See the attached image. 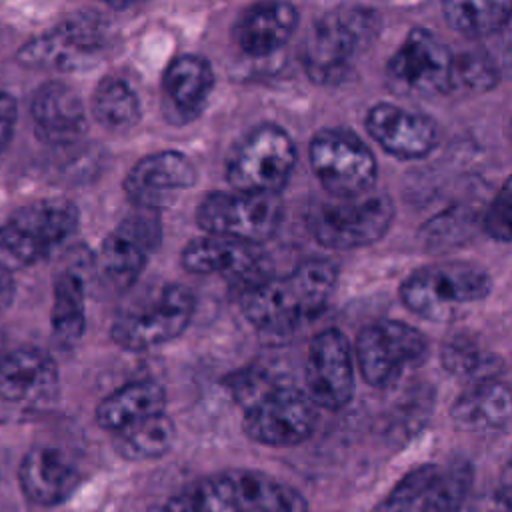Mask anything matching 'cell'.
<instances>
[{"mask_svg":"<svg viewBox=\"0 0 512 512\" xmlns=\"http://www.w3.org/2000/svg\"><path fill=\"white\" fill-rule=\"evenodd\" d=\"M336 282L338 268L326 258H312L240 294V308L262 336L282 340L324 310Z\"/></svg>","mask_w":512,"mask_h":512,"instance_id":"obj_1","label":"cell"},{"mask_svg":"<svg viewBox=\"0 0 512 512\" xmlns=\"http://www.w3.org/2000/svg\"><path fill=\"white\" fill-rule=\"evenodd\" d=\"M160 512H308V502L296 488L266 472L226 470L184 486Z\"/></svg>","mask_w":512,"mask_h":512,"instance_id":"obj_2","label":"cell"},{"mask_svg":"<svg viewBox=\"0 0 512 512\" xmlns=\"http://www.w3.org/2000/svg\"><path fill=\"white\" fill-rule=\"evenodd\" d=\"M380 14L362 4H342L318 16L308 28L300 48V62L316 84L346 82L358 58L378 38Z\"/></svg>","mask_w":512,"mask_h":512,"instance_id":"obj_3","label":"cell"},{"mask_svg":"<svg viewBox=\"0 0 512 512\" xmlns=\"http://www.w3.org/2000/svg\"><path fill=\"white\" fill-rule=\"evenodd\" d=\"M490 290L492 278L482 266L446 260L412 270L400 282L398 296L414 316L444 322L460 308L482 302Z\"/></svg>","mask_w":512,"mask_h":512,"instance_id":"obj_4","label":"cell"},{"mask_svg":"<svg viewBox=\"0 0 512 512\" xmlns=\"http://www.w3.org/2000/svg\"><path fill=\"white\" fill-rule=\"evenodd\" d=\"M80 212L72 200L44 198L16 208L0 224V264L8 270L48 258L78 228Z\"/></svg>","mask_w":512,"mask_h":512,"instance_id":"obj_5","label":"cell"},{"mask_svg":"<svg viewBox=\"0 0 512 512\" xmlns=\"http://www.w3.org/2000/svg\"><path fill=\"white\" fill-rule=\"evenodd\" d=\"M394 202L386 192H368L348 200L318 202L308 210L312 238L328 250H356L384 238L394 222Z\"/></svg>","mask_w":512,"mask_h":512,"instance_id":"obj_6","label":"cell"},{"mask_svg":"<svg viewBox=\"0 0 512 512\" xmlns=\"http://www.w3.org/2000/svg\"><path fill=\"white\" fill-rule=\"evenodd\" d=\"M106 44V24L94 10H80L24 42L16 60L24 68L76 72L92 66Z\"/></svg>","mask_w":512,"mask_h":512,"instance_id":"obj_7","label":"cell"},{"mask_svg":"<svg viewBox=\"0 0 512 512\" xmlns=\"http://www.w3.org/2000/svg\"><path fill=\"white\" fill-rule=\"evenodd\" d=\"M310 168L320 186L340 200L374 190L378 164L368 144L348 128H322L308 144Z\"/></svg>","mask_w":512,"mask_h":512,"instance_id":"obj_8","label":"cell"},{"mask_svg":"<svg viewBox=\"0 0 512 512\" xmlns=\"http://www.w3.org/2000/svg\"><path fill=\"white\" fill-rule=\"evenodd\" d=\"M298 152L290 134L276 124L250 130L226 162V180L238 192L280 194L296 166Z\"/></svg>","mask_w":512,"mask_h":512,"instance_id":"obj_9","label":"cell"},{"mask_svg":"<svg viewBox=\"0 0 512 512\" xmlns=\"http://www.w3.org/2000/svg\"><path fill=\"white\" fill-rule=\"evenodd\" d=\"M428 354V340L418 328L400 320L366 324L354 342V362L372 388L390 390L406 368L418 366Z\"/></svg>","mask_w":512,"mask_h":512,"instance_id":"obj_10","label":"cell"},{"mask_svg":"<svg viewBox=\"0 0 512 512\" xmlns=\"http://www.w3.org/2000/svg\"><path fill=\"white\" fill-rule=\"evenodd\" d=\"M196 296L184 284H166L150 300L120 314L110 330L112 340L128 352H144L176 340L190 324Z\"/></svg>","mask_w":512,"mask_h":512,"instance_id":"obj_11","label":"cell"},{"mask_svg":"<svg viewBox=\"0 0 512 512\" xmlns=\"http://www.w3.org/2000/svg\"><path fill=\"white\" fill-rule=\"evenodd\" d=\"M284 216L280 194L210 192L196 208V224L210 236L234 238L250 244L270 240Z\"/></svg>","mask_w":512,"mask_h":512,"instance_id":"obj_12","label":"cell"},{"mask_svg":"<svg viewBox=\"0 0 512 512\" xmlns=\"http://www.w3.org/2000/svg\"><path fill=\"white\" fill-rule=\"evenodd\" d=\"M456 52L428 28H412L386 62V80L400 94L448 96Z\"/></svg>","mask_w":512,"mask_h":512,"instance_id":"obj_13","label":"cell"},{"mask_svg":"<svg viewBox=\"0 0 512 512\" xmlns=\"http://www.w3.org/2000/svg\"><path fill=\"white\" fill-rule=\"evenodd\" d=\"M316 426V404L306 390L278 382L244 410V434L264 446L288 448L304 442Z\"/></svg>","mask_w":512,"mask_h":512,"instance_id":"obj_14","label":"cell"},{"mask_svg":"<svg viewBox=\"0 0 512 512\" xmlns=\"http://www.w3.org/2000/svg\"><path fill=\"white\" fill-rule=\"evenodd\" d=\"M180 264L190 274L220 276L242 294L272 278V260L260 244L224 236H200L182 248Z\"/></svg>","mask_w":512,"mask_h":512,"instance_id":"obj_15","label":"cell"},{"mask_svg":"<svg viewBox=\"0 0 512 512\" xmlns=\"http://www.w3.org/2000/svg\"><path fill=\"white\" fill-rule=\"evenodd\" d=\"M162 240L156 212L136 210L118 222L102 240L98 268L114 290H128L144 272L150 256Z\"/></svg>","mask_w":512,"mask_h":512,"instance_id":"obj_16","label":"cell"},{"mask_svg":"<svg viewBox=\"0 0 512 512\" xmlns=\"http://www.w3.org/2000/svg\"><path fill=\"white\" fill-rule=\"evenodd\" d=\"M306 394L324 410H340L354 396V350L338 328L320 330L308 344Z\"/></svg>","mask_w":512,"mask_h":512,"instance_id":"obj_17","label":"cell"},{"mask_svg":"<svg viewBox=\"0 0 512 512\" xmlns=\"http://www.w3.org/2000/svg\"><path fill=\"white\" fill-rule=\"evenodd\" d=\"M198 182L192 158L180 150H160L142 156L124 178V192L136 210L170 208L178 196Z\"/></svg>","mask_w":512,"mask_h":512,"instance_id":"obj_18","label":"cell"},{"mask_svg":"<svg viewBox=\"0 0 512 512\" xmlns=\"http://www.w3.org/2000/svg\"><path fill=\"white\" fill-rule=\"evenodd\" d=\"M58 368L54 358L34 346L0 354V408L40 412L56 396Z\"/></svg>","mask_w":512,"mask_h":512,"instance_id":"obj_19","label":"cell"},{"mask_svg":"<svg viewBox=\"0 0 512 512\" xmlns=\"http://www.w3.org/2000/svg\"><path fill=\"white\" fill-rule=\"evenodd\" d=\"M370 138L398 160H418L432 154L440 142L434 118L392 102H376L364 116Z\"/></svg>","mask_w":512,"mask_h":512,"instance_id":"obj_20","label":"cell"},{"mask_svg":"<svg viewBox=\"0 0 512 512\" xmlns=\"http://www.w3.org/2000/svg\"><path fill=\"white\" fill-rule=\"evenodd\" d=\"M214 86L216 74L204 56H176L162 74V110L166 120L178 126L196 120Z\"/></svg>","mask_w":512,"mask_h":512,"instance_id":"obj_21","label":"cell"},{"mask_svg":"<svg viewBox=\"0 0 512 512\" xmlns=\"http://www.w3.org/2000/svg\"><path fill=\"white\" fill-rule=\"evenodd\" d=\"M86 112L78 92L56 80L36 88L30 102L36 136L50 146H66L80 140L88 128Z\"/></svg>","mask_w":512,"mask_h":512,"instance_id":"obj_22","label":"cell"},{"mask_svg":"<svg viewBox=\"0 0 512 512\" xmlns=\"http://www.w3.org/2000/svg\"><path fill=\"white\" fill-rule=\"evenodd\" d=\"M18 484L28 502L58 506L78 488L80 472L60 450L34 446L20 460Z\"/></svg>","mask_w":512,"mask_h":512,"instance_id":"obj_23","label":"cell"},{"mask_svg":"<svg viewBox=\"0 0 512 512\" xmlns=\"http://www.w3.org/2000/svg\"><path fill=\"white\" fill-rule=\"evenodd\" d=\"M298 26V10L290 2H258L248 6L232 28L236 46L250 58H266L288 44Z\"/></svg>","mask_w":512,"mask_h":512,"instance_id":"obj_24","label":"cell"},{"mask_svg":"<svg viewBox=\"0 0 512 512\" xmlns=\"http://www.w3.org/2000/svg\"><path fill=\"white\" fill-rule=\"evenodd\" d=\"M452 420L466 432H496L512 424V386L496 376L474 380L452 404Z\"/></svg>","mask_w":512,"mask_h":512,"instance_id":"obj_25","label":"cell"},{"mask_svg":"<svg viewBox=\"0 0 512 512\" xmlns=\"http://www.w3.org/2000/svg\"><path fill=\"white\" fill-rule=\"evenodd\" d=\"M166 390L156 380H136L104 396L94 412L96 424L112 434L164 412Z\"/></svg>","mask_w":512,"mask_h":512,"instance_id":"obj_26","label":"cell"},{"mask_svg":"<svg viewBox=\"0 0 512 512\" xmlns=\"http://www.w3.org/2000/svg\"><path fill=\"white\" fill-rule=\"evenodd\" d=\"M50 326L62 348H74L86 330V288L76 272H62L54 280Z\"/></svg>","mask_w":512,"mask_h":512,"instance_id":"obj_27","label":"cell"},{"mask_svg":"<svg viewBox=\"0 0 512 512\" xmlns=\"http://www.w3.org/2000/svg\"><path fill=\"white\" fill-rule=\"evenodd\" d=\"M174 440V420L166 412H160L112 434V448L128 462H146L168 454Z\"/></svg>","mask_w":512,"mask_h":512,"instance_id":"obj_28","label":"cell"},{"mask_svg":"<svg viewBox=\"0 0 512 512\" xmlns=\"http://www.w3.org/2000/svg\"><path fill=\"white\" fill-rule=\"evenodd\" d=\"M92 118L110 132H126L142 118L136 90L120 76H104L90 96Z\"/></svg>","mask_w":512,"mask_h":512,"instance_id":"obj_29","label":"cell"},{"mask_svg":"<svg viewBox=\"0 0 512 512\" xmlns=\"http://www.w3.org/2000/svg\"><path fill=\"white\" fill-rule=\"evenodd\" d=\"M446 24L466 38H484L496 34L512 22V0L480 2H444Z\"/></svg>","mask_w":512,"mask_h":512,"instance_id":"obj_30","label":"cell"},{"mask_svg":"<svg viewBox=\"0 0 512 512\" xmlns=\"http://www.w3.org/2000/svg\"><path fill=\"white\" fill-rule=\"evenodd\" d=\"M474 470L466 460H452L440 466L428 486L420 512H460L472 488Z\"/></svg>","mask_w":512,"mask_h":512,"instance_id":"obj_31","label":"cell"},{"mask_svg":"<svg viewBox=\"0 0 512 512\" xmlns=\"http://www.w3.org/2000/svg\"><path fill=\"white\" fill-rule=\"evenodd\" d=\"M500 80L496 62L488 52L470 48L456 52L448 96H476L492 90Z\"/></svg>","mask_w":512,"mask_h":512,"instance_id":"obj_32","label":"cell"},{"mask_svg":"<svg viewBox=\"0 0 512 512\" xmlns=\"http://www.w3.org/2000/svg\"><path fill=\"white\" fill-rule=\"evenodd\" d=\"M440 362L446 372L460 378H486L490 374L484 372L490 366V358L482 348L480 340L468 332L450 334L440 348Z\"/></svg>","mask_w":512,"mask_h":512,"instance_id":"obj_33","label":"cell"},{"mask_svg":"<svg viewBox=\"0 0 512 512\" xmlns=\"http://www.w3.org/2000/svg\"><path fill=\"white\" fill-rule=\"evenodd\" d=\"M438 468V464H420L408 470L372 512H414L416 504H422Z\"/></svg>","mask_w":512,"mask_h":512,"instance_id":"obj_34","label":"cell"},{"mask_svg":"<svg viewBox=\"0 0 512 512\" xmlns=\"http://www.w3.org/2000/svg\"><path fill=\"white\" fill-rule=\"evenodd\" d=\"M480 224L490 238L498 242L512 240V174L502 182L500 190L484 210Z\"/></svg>","mask_w":512,"mask_h":512,"instance_id":"obj_35","label":"cell"},{"mask_svg":"<svg viewBox=\"0 0 512 512\" xmlns=\"http://www.w3.org/2000/svg\"><path fill=\"white\" fill-rule=\"evenodd\" d=\"M470 512H512V484L498 482L492 490L476 496Z\"/></svg>","mask_w":512,"mask_h":512,"instance_id":"obj_36","label":"cell"},{"mask_svg":"<svg viewBox=\"0 0 512 512\" xmlns=\"http://www.w3.org/2000/svg\"><path fill=\"white\" fill-rule=\"evenodd\" d=\"M18 120V102L12 94L0 92V154L8 148Z\"/></svg>","mask_w":512,"mask_h":512,"instance_id":"obj_37","label":"cell"},{"mask_svg":"<svg viewBox=\"0 0 512 512\" xmlns=\"http://www.w3.org/2000/svg\"><path fill=\"white\" fill-rule=\"evenodd\" d=\"M14 294H16V282H14L12 270L0 264V314H4L10 308Z\"/></svg>","mask_w":512,"mask_h":512,"instance_id":"obj_38","label":"cell"},{"mask_svg":"<svg viewBox=\"0 0 512 512\" xmlns=\"http://www.w3.org/2000/svg\"><path fill=\"white\" fill-rule=\"evenodd\" d=\"M498 482L512 484V452H510V456H508V460H506V464H504V468L500 472V480Z\"/></svg>","mask_w":512,"mask_h":512,"instance_id":"obj_39","label":"cell"},{"mask_svg":"<svg viewBox=\"0 0 512 512\" xmlns=\"http://www.w3.org/2000/svg\"><path fill=\"white\" fill-rule=\"evenodd\" d=\"M504 56H506V62L512 66V32H508V38L504 44Z\"/></svg>","mask_w":512,"mask_h":512,"instance_id":"obj_40","label":"cell"},{"mask_svg":"<svg viewBox=\"0 0 512 512\" xmlns=\"http://www.w3.org/2000/svg\"><path fill=\"white\" fill-rule=\"evenodd\" d=\"M508 136H510V142H512V116H510V122H508Z\"/></svg>","mask_w":512,"mask_h":512,"instance_id":"obj_41","label":"cell"}]
</instances>
